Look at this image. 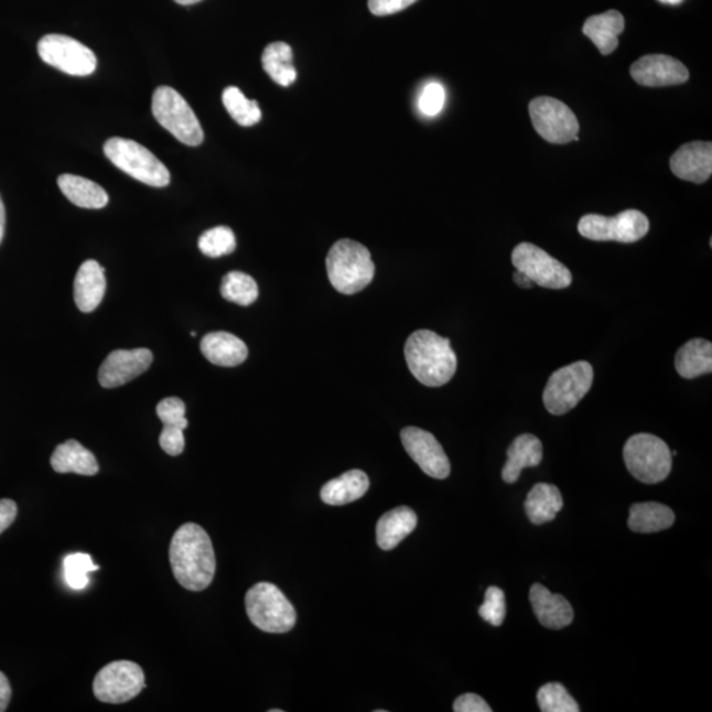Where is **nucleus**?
I'll return each instance as SVG.
<instances>
[{
  "instance_id": "38",
  "label": "nucleus",
  "mask_w": 712,
  "mask_h": 712,
  "mask_svg": "<svg viewBox=\"0 0 712 712\" xmlns=\"http://www.w3.org/2000/svg\"><path fill=\"white\" fill-rule=\"evenodd\" d=\"M446 94L439 83H429L421 91L419 109L427 117H435L445 106Z\"/></svg>"
},
{
  "instance_id": "48",
  "label": "nucleus",
  "mask_w": 712,
  "mask_h": 712,
  "mask_svg": "<svg viewBox=\"0 0 712 712\" xmlns=\"http://www.w3.org/2000/svg\"><path fill=\"white\" fill-rule=\"evenodd\" d=\"M270 712H283V710H270Z\"/></svg>"
},
{
  "instance_id": "3",
  "label": "nucleus",
  "mask_w": 712,
  "mask_h": 712,
  "mask_svg": "<svg viewBox=\"0 0 712 712\" xmlns=\"http://www.w3.org/2000/svg\"><path fill=\"white\" fill-rule=\"evenodd\" d=\"M326 267L328 280L342 294L359 293L375 277L371 253L352 239H341L331 248Z\"/></svg>"
},
{
  "instance_id": "31",
  "label": "nucleus",
  "mask_w": 712,
  "mask_h": 712,
  "mask_svg": "<svg viewBox=\"0 0 712 712\" xmlns=\"http://www.w3.org/2000/svg\"><path fill=\"white\" fill-rule=\"evenodd\" d=\"M220 294L234 304L248 306L258 300L259 288L250 274L233 271L222 279Z\"/></svg>"
},
{
  "instance_id": "19",
  "label": "nucleus",
  "mask_w": 712,
  "mask_h": 712,
  "mask_svg": "<svg viewBox=\"0 0 712 712\" xmlns=\"http://www.w3.org/2000/svg\"><path fill=\"white\" fill-rule=\"evenodd\" d=\"M106 292L105 268L96 260H86L74 280V301L80 312L96 311Z\"/></svg>"
},
{
  "instance_id": "2",
  "label": "nucleus",
  "mask_w": 712,
  "mask_h": 712,
  "mask_svg": "<svg viewBox=\"0 0 712 712\" xmlns=\"http://www.w3.org/2000/svg\"><path fill=\"white\" fill-rule=\"evenodd\" d=\"M406 360L416 379L427 387H441L456 373V355L450 339L430 331H419L407 339Z\"/></svg>"
},
{
  "instance_id": "35",
  "label": "nucleus",
  "mask_w": 712,
  "mask_h": 712,
  "mask_svg": "<svg viewBox=\"0 0 712 712\" xmlns=\"http://www.w3.org/2000/svg\"><path fill=\"white\" fill-rule=\"evenodd\" d=\"M66 583L73 590H84L89 584L87 574L90 571L99 570V567L93 562L91 557L85 553H74L66 557L64 561Z\"/></svg>"
},
{
  "instance_id": "17",
  "label": "nucleus",
  "mask_w": 712,
  "mask_h": 712,
  "mask_svg": "<svg viewBox=\"0 0 712 712\" xmlns=\"http://www.w3.org/2000/svg\"><path fill=\"white\" fill-rule=\"evenodd\" d=\"M670 170L678 179L703 184L712 174V144L691 142L676 151L670 159Z\"/></svg>"
},
{
  "instance_id": "4",
  "label": "nucleus",
  "mask_w": 712,
  "mask_h": 712,
  "mask_svg": "<svg viewBox=\"0 0 712 712\" xmlns=\"http://www.w3.org/2000/svg\"><path fill=\"white\" fill-rule=\"evenodd\" d=\"M623 456L630 475L645 485H657L667 479L673 465V455L667 443L648 433L630 436Z\"/></svg>"
},
{
  "instance_id": "32",
  "label": "nucleus",
  "mask_w": 712,
  "mask_h": 712,
  "mask_svg": "<svg viewBox=\"0 0 712 712\" xmlns=\"http://www.w3.org/2000/svg\"><path fill=\"white\" fill-rule=\"evenodd\" d=\"M231 118L240 126L251 127L260 122L261 110L257 100L246 98L238 87H227L222 96Z\"/></svg>"
},
{
  "instance_id": "40",
  "label": "nucleus",
  "mask_w": 712,
  "mask_h": 712,
  "mask_svg": "<svg viewBox=\"0 0 712 712\" xmlns=\"http://www.w3.org/2000/svg\"><path fill=\"white\" fill-rule=\"evenodd\" d=\"M418 0H368L369 11L376 17L393 15L396 12L408 9Z\"/></svg>"
},
{
  "instance_id": "47",
  "label": "nucleus",
  "mask_w": 712,
  "mask_h": 712,
  "mask_svg": "<svg viewBox=\"0 0 712 712\" xmlns=\"http://www.w3.org/2000/svg\"><path fill=\"white\" fill-rule=\"evenodd\" d=\"M660 2L667 4H680L682 0H660Z\"/></svg>"
},
{
  "instance_id": "46",
  "label": "nucleus",
  "mask_w": 712,
  "mask_h": 712,
  "mask_svg": "<svg viewBox=\"0 0 712 712\" xmlns=\"http://www.w3.org/2000/svg\"><path fill=\"white\" fill-rule=\"evenodd\" d=\"M174 2H177L179 4H183V6H191V4H196L198 2H203V0H174Z\"/></svg>"
},
{
  "instance_id": "41",
  "label": "nucleus",
  "mask_w": 712,
  "mask_h": 712,
  "mask_svg": "<svg viewBox=\"0 0 712 712\" xmlns=\"http://www.w3.org/2000/svg\"><path fill=\"white\" fill-rule=\"evenodd\" d=\"M453 710L455 712H492V708L482 697L476 694H463L456 698Z\"/></svg>"
},
{
  "instance_id": "15",
  "label": "nucleus",
  "mask_w": 712,
  "mask_h": 712,
  "mask_svg": "<svg viewBox=\"0 0 712 712\" xmlns=\"http://www.w3.org/2000/svg\"><path fill=\"white\" fill-rule=\"evenodd\" d=\"M152 362L153 354L148 348L112 352L99 368V385L104 388L125 386L144 374Z\"/></svg>"
},
{
  "instance_id": "45",
  "label": "nucleus",
  "mask_w": 712,
  "mask_h": 712,
  "mask_svg": "<svg viewBox=\"0 0 712 712\" xmlns=\"http://www.w3.org/2000/svg\"><path fill=\"white\" fill-rule=\"evenodd\" d=\"M6 228V209L2 197H0V244H2Z\"/></svg>"
},
{
  "instance_id": "26",
  "label": "nucleus",
  "mask_w": 712,
  "mask_h": 712,
  "mask_svg": "<svg viewBox=\"0 0 712 712\" xmlns=\"http://www.w3.org/2000/svg\"><path fill=\"white\" fill-rule=\"evenodd\" d=\"M57 184L72 204L84 209H103L109 204V196L104 187L91 180L74 176V174H62Z\"/></svg>"
},
{
  "instance_id": "21",
  "label": "nucleus",
  "mask_w": 712,
  "mask_h": 712,
  "mask_svg": "<svg viewBox=\"0 0 712 712\" xmlns=\"http://www.w3.org/2000/svg\"><path fill=\"white\" fill-rule=\"evenodd\" d=\"M507 463L503 467V481L513 485L519 481L524 468L539 466L542 461V443L533 434H521L507 450Z\"/></svg>"
},
{
  "instance_id": "1",
  "label": "nucleus",
  "mask_w": 712,
  "mask_h": 712,
  "mask_svg": "<svg viewBox=\"0 0 712 712\" xmlns=\"http://www.w3.org/2000/svg\"><path fill=\"white\" fill-rule=\"evenodd\" d=\"M170 561L174 578L184 589L203 591L211 586L217 561L209 535L197 524H184L173 535Z\"/></svg>"
},
{
  "instance_id": "6",
  "label": "nucleus",
  "mask_w": 712,
  "mask_h": 712,
  "mask_svg": "<svg viewBox=\"0 0 712 712\" xmlns=\"http://www.w3.org/2000/svg\"><path fill=\"white\" fill-rule=\"evenodd\" d=\"M106 158L120 171L145 185L164 187L171 183V173L145 147L130 139L111 138L104 147Z\"/></svg>"
},
{
  "instance_id": "22",
  "label": "nucleus",
  "mask_w": 712,
  "mask_h": 712,
  "mask_svg": "<svg viewBox=\"0 0 712 712\" xmlns=\"http://www.w3.org/2000/svg\"><path fill=\"white\" fill-rule=\"evenodd\" d=\"M418 527V515L409 507H398L380 517L376 541L382 550H392Z\"/></svg>"
},
{
  "instance_id": "20",
  "label": "nucleus",
  "mask_w": 712,
  "mask_h": 712,
  "mask_svg": "<svg viewBox=\"0 0 712 712\" xmlns=\"http://www.w3.org/2000/svg\"><path fill=\"white\" fill-rule=\"evenodd\" d=\"M201 352L213 365L220 367H237L248 356L245 342L226 332L206 334L201 341Z\"/></svg>"
},
{
  "instance_id": "23",
  "label": "nucleus",
  "mask_w": 712,
  "mask_h": 712,
  "mask_svg": "<svg viewBox=\"0 0 712 712\" xmlns=\"http://www.w3.org/2000/svg\"><path fill=\"white\" fill-rule=\"evenodd\" d=\"M626 22L619 11L611 10L591 17L583 25V33L593 42L603 56L611 55L619 45V35Z\"/></svg>"
},
{
  "instance_id": "37",
  "label": "nucleus",
  "mask_w": 712,
  "mask_h": 712,
  "mask_svg": "<svg viewBox=\"0 0 712 712\" xmlns=\"http://www.w3.org/2000/svg\"><path fill=\"white\" fill-rule=\"evenodd\" d=\"M158 418L164 427L180 428L185 430L190 422L185 418V402L179 398H166L159 402L157 408Z\"/></svg>"
},
{
  "instance_id": "30",
  "label": "nucleus",
  "mask_w": 712,
  "mask_h": 712,
  "mask_svg": "<svg viewBox=\"0 0 712 712\" xmlns=\"http://www.w3.org/2000/svg\"><path fill=\"white\" fill-rule=\"evenodd\" d=\"M293 62V52L287 43H272L267 46L261 57V64L268 76L280 86H291L298 72H295Z\"/></svg>"
},
{
  "instance_id": "43",
  "label": "nucleus",
  "mask_w": 712,
  "mask_h": 712,
  "mask_svg": "<svg viewBox=\"0 0 712 712\" xmlns=\"http://www.w3.org/2000/svg\"><path fill=\"white\" fill-rule=\"evenodd\" d=\"M11 687L7 677L0 671V712H3L9 708L11 701Z\"/></svg>"
},
{
  "instance_id": "24",
  "label": "nucleus",
  "mask_w": 712,
  "mask_h": 712,
  "mask_svg": "<svg viewBox=\"0 0 712 712\" xmlns=\"http://www.w3.org/2000/svg\"><path fill=\"white\" fill-rule=\"evenodd\" d=\"M51 465L58 474L93 476L99 472L96 456L76 440H68L58 445L52 454Z\"/></svg>"
},
{
  "instance_id": "33",
  "label": "nucleus",
  "mask_w": 712,
  "mask_h": 712,
  "mask_svg": "<svg viewBox=\"0 0 712 712\" xmlns=\"http://www.w3.org/2000/svg\"><path fill=\"white\" fill-rule=\"evenodd\" d=\"M199 251L209 258H220L230 255L237 248V238L230 227L218 226L201 235Z\"/></svg>"
},
{
  "instance_id": "27",
  "label": "nucleus",
  "mask_w": 712,
  "mask_h": 712,
  "mask_svg": "<svg viewBox=\"0 0 712 712\" xmlns=\"http://www.w3.org/2000/svg\"><path fill=\"white\" fill-rule=\"evenodd\" d=\"M675 366L683 379H695L698 376L711 374V342L702 338L689 341L677 352Z\"/></svg>"
},
{
  "instance_id": "16",
  "label": "nucleus",
  "mask_w": 712,
  "mask_h": 712,
  "mask_svg": "<svg viewBox=\"0 0 712 712\" xmlns=\"http://www.w3.org/2000/svg\"><path fill=\"white\" fill-rule=\"evenodd\" d=\"M630 76L643 86L662 87L684 84L690 74L687 66L678 62L677 58L649 55L637 60L630 66Z\"/></svg>"
},
{
  "instance_id": "29",
  "label": "nucleus",
  "mask_w": 712,
  "mask_h": 712,
  "mask_svg": "<svg viewBox=\"0 0 712 712\" xmlns=\"http://www.w3.org/2000/svg\"><path fill=\"white\" fill-rule=\"evenodd\" d=\"M673 510L660 503H637L629 509L628 527L637 533H656L673 526Z\"/></svg>"
},
{
  "instance_id": "44",
  "label": "nucleus",
  "mask_w": 712,
  "mask_h": 712,
  "mask_svg": "<svg viewBox=\"0 0 712 712\" xmlns=\"http://www.w3.org/2000/svg\"><path fill=\"white\" fill-rule=\"evenodd\" d=\"M514 281L516 285H519L524 289H530L535 285L533 281L530 280L526 273L517 271L514 273Z\"/></svg>"
},
{
  "instance_id": "28",
  "label": "nucleus",
  "mask_w": 712,
  "mask_h": 712,
  "mask_svg": "<svg viewBox=\"0 0 712 712\" xmlns=\"http://www.w3.org/2000/svg\"><path fill=\"white\" fill-rule=\"evenodd\" d=\"M563 507L560 489L548 483H539L527 496L526 513L535 526L553 521Z\"/></svg>"
},
{
  "instance_id": "42",
  "label": "nucleus",
  "mask_w": 712,
  "mask_h": 712,
  "mask_svg": "<svg viewBox=\"0 0 712 712\" xmlns=\"http://www.w3.org/2000/svg\"><path fill=\"white\" fill-rule=\"evenodd\" d=\"M18 515L17 503L11 499L0 500V535L15 521Z\"/></svg>"
},
{
  "instance_id": "34",
  "label": "nucleus",
  "mask_w": 712,
  "mask_h": 712,
  "mask_svg": "<svg viewBox=\"0 0 712 712\" xmlns=\"http://www.w3.org/2000/svg\"><path fill=\"white\" fill-rule=\"evenodd\" d=\"M542 712H578L580 706L561 683H547L537 693Z\"/></svg>"
},
{
  "instance_id": "39",
  "label": "nucleus",
  "mask_w": 712,
  "mask_h": 712,
  "mask_svg": "<svg viewBox=\"0 0 712 712\" xmlns=\"http://www.w3.org/2000/svg\"><path fill=\"white\" fill-rule=\"evenodd\" d=\"M160 446L168 455L177 456L183 454L185 449L184 430L164 427L163 432L160 434Z\"/></svg>"
},
{
  "instance_id": "12",
  "label": "nucleus",
  "mask_w": 712,
  "mask_h": 712,
  "mask_svg": "<svg viewBox=\"0 0 712 712\" xmlns=\"http://www.w3.org/2000/svg\"><path fill=\"white\" fill-rule=\"evenodd\" d=\"M39 56L45 64L53 66L71 76H90L97 69V57L76 39L57 35H46L37 45Z\"/></svg>"
},
{
  "instance_id": "36",
  "label": "nucleus",
  "mask_w": 712,
  "mask_h": 712,
  "mask_svg": "<svg viewBox=\"0 0 712 712\" xmlns=\"http://www.w3.org/2000/svg\"><path fill=\"white\" fill-rule=\"evenodd\" d=\"M506 595L499 587H488L486 591L485 603L479 607V615L483 621L493 624L495 627L501 626L506 619Z\"/></svg>"
},
{
  "instance_id": "25",
  "label": "nucleus",
  "mask_w": 712,
  "mask_h": 712,
  "mask_svg": "<svg viewBox=\"0 0 712 712\" xmlns=\"http://www.w3.org/2000/svg\"><path fill=\"white\" fill-rule=\"evenodd\" d=\"M369 488V479L362 470H352L339 478L327 482L321 489V499L328 506H346L359 500Z\"/></svg>"
},
{
  "instance_id": "13",
  "label": "nucleus",
  "mask_w": 712,
  "mask_h": 712,
  "mask_svg": "<svg viewBox=\"0 0 712 712\" xmlns=\"http://www.w3.org/2000/svg\"><path fill=\"white\" fill-rule=\"evenodd\" d=\"M513 265L517 271L526 273L535 284L543 288L565 289L573 283V277L567 266L532 244L515 247Z\"/></svg>"
},
{
  "instance_id": "18",
  "label": "nucleus",
  "mask_w": 712,
  "mask_h": 712,
  "mask_svg": "<svg viewBox=\"0 0 712 712\" xmlns=\"http://www.w3.org/2000/svg\"><path fill=\"white\" fill-rule=\"evenodd\" d=\"M530 603L537 619L549 629H562L570 626L574 619L573 607L567 597L550 593L540 583L530 589Z\"/></svg>"
},
{
  "instance_id": "7",
  "label": "nucleus",
  "mask_w": 712,
  "mask_h": 712,
  "mask_svg": "<svg viewBox=\"0 0 712 712\" xmlns=\"http://www.w3.org/2000/svg\"><path fill=\"white\" fill-rule=\"evenodd\" d=\"M152 112L158 122L181 143L197 147L204 142V130L190 104L177 90L160 86L153 93Z\"/></svg>"
},
{
  "instance_id": "5",
  "label": "nucleus",
  "mask_w": 712,
  "mask_h": 712,
  "mask_svg": "<svg viewBox=\"0 0 712 712\" xmlns=\"http://www.w3.org/2000/svg\"><path fill=\"white\" fill-rule=\"evenodd\" d=\"M246 611L253 626L268 634H287L295 624L292 603L272 583L261 582L247 591Z\"/></svg>"
},
{
  "instance_id": "11",
  "label": "nucleus",
  "mask_w": 712,
  "mask_h": 712,
  "mask_svg": "<svg viewBox=\"0 0 712 712\" xmlns=\"http://www.w3.org/2000/svg\"><path fill=\"white\" fill-rule=\"evenodd\" d=\"M535 130L552 144H567L578 140L580 122L570 107L550 97L535 98L529 104Z\"/></svg>"
},
{
  "instance_id": "8",
  "label": "nucleus",
  "mask_w": 712,
  "mask_h": 712,
  "mask_svg": "<svg viewBox=\"0 0 712 712\" xmlns=\"http://www.w3.org/2000/svg\"><path fill=\"white\" fill-rule=\"evenodd\" d=\"M593 381L594 369L589 362H575L557 369L543 391V404L549 413L565 414L580 404L593 387Z\"/></svg>"
},
{
  "instance_id": "9",
  "label": "nucleus",
  "mask_w": 712,
  "mask_h": 712,
  "mask_svg": "<svg viewBox=\"0 0 712 712\" xmlns=\"http://www.w3.org/2000/svg\"><path fill=\"white\" fill-rule=\"evenodd\" d=\"M649 219L639 211L629 209L615 217L600 214H587L578 224V231L583 238L595 241H619L635 244L649 231Z\"/></svg>"
},
{
  "instance_id": "10",
  "label": "nucleus",
  "mask_w": 712,
  "mask_h": 712,
  "mask_svg": "<svg viewBox=\"0 0 712 712\" xmlns=\"http://www.w3.org/2000/svg\"><path fill=\"white\" fill-rule=\"evenodd\" d=\"M145 688L144 671L132 661H114L98 671L93 682L94 695L104 703H126Z\"/></svg>"
},
{
  "instance_id": "14",
  "label": "nucleus",
  "mask_w": 712,
  "mask_h": 712,
  "mask_svg": "<svg viewBox=\"0 0 712 712\" xmlns=\"http://www.w3.org/2000/svg\"><path fill=\"white\" fill-rule=\"evenodd\" d=\"M401 442L411 459L422 472L434 479H446L450 475V461L432 433L420 428L409 427L401 430Z\"/></svg>"
}]
</instances>
